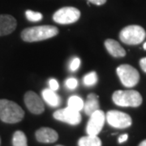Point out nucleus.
I'll return each instance as SVG.
<instances>
[{"mask_svg": "<svg viewBox=\"0 0 146 146\" xmlns=\"http://www.w3.org/2000/svg\"><path fill=\"white\" fill-rule=\"evenodd\" d=\"M58 33L57 27L42 25L25 29L21 32V38L27 42H34L54 37Z\"/></svg>", "mask_w": 146, "mask_h": 146, "instance_id": "1", "label": "nucleus"}, {"mask_svg": "<svg viewBox=\"0 0 146 146\" xmlns=\"http://www.w3.org/2000/svg\"><path fill=\"white\" fill-rule=\"evenodd\" d=\"M25 117V111L16 102L0 99V119L6 123H16Z\"/></svg>", "mask_w": 146, "mask_h": 146, "instance_id": "2", "label": "nucleus"}, {"mask_svg": "<svg viewBox=\"0 0 146 146\" xmlns=\"http://www.w3.org/2000/svg\"><path fill=\"white\" fill-rule=\"evenodd\" d=\"M114 103L123 107H138L142 104L141 94L136 90H117L112 95Z\"/></svg>", "mask_w": 146, "mask_h": 146, "instance_id": "3", "label": "nucleus"}, {"mask_svg": "<svg viewBox=\"0 0 146 146\" xmlns=\"http://www.w3.org/2000/svg\"><path fill=\"white\" fill-rule=\"evenodd\" d=\"M146 37V32L140 25H128L123 28L119 33L121 42L127 45H138Z\"/></svg>", "mask_w": 146, "mask_h": 146, "instance_id": "4", "label": "nucleus"}, {"mask_svg": "<svg viewBox=\"0 0 146 146\" xmlns=\"http://www.w3.org/2000/svg\"><path fill=\"white\" fill-rule=\"evenodd\" d=\"M116 72L121 83L127 88L136 86L140 80V74L138 71L128 64H122L119 66Z\"/></svg>", "mask_w": 146, "mask_h": 146, "instance_id": "5", "label": "nucleus"}, {"mask_svg": "<svg viewBox=\"0 0 146 146\" xmlns=\"http://www.w3.org/2000/svg\"><path fill=\"white\" fill-rule=\"evenodd\" d=\"M80 17V11L73 7H65L54 12L53 20L60 25H70L78 21Z\"/></svg>", "mask_w": 146, "mask_h": 146, "instance_id": "6", "label": "nucleus"}, {"mask_svg": "<svg viewBox=\"0 0 146 146\" xmlns=\"http://www.w3.org/2000/svg\"><path fill=\"white\" fill-rule=\"evenodd\" d=\"M106 120L108 124L115 127L123 129L130 127L132 123V120L130 115L119 110H110L106 115Z\"/></svg>", "mask_w": 146, "mask_h": 146, "instance_id": "7", "label": "nucleus"}, {"mask_svg": "<svg viewBox=\"0 0 146 146\" xmlns=\"http://www.w3.org/2000/svg\"><path fill=\"white\" fill-rule=\"evenodd\" d=\"M53 117L55 119L63 123H67L71 125H78L82 119L81 115L79 111H76L68 106L66 108L56 110L53 114Z\"/></svg>", "mask_w": 146, "mask_h": 146, "instance_id": "8", "label": "nucleus"}, {"mask_svg": "<svg viewBox=\"0 0 146 146\" xmlns=\"http://www.w3.org/2000/svg\"><path fill=\"white\" fill-rule=\"evenodd\" d=\"M106 122V114L102 110H98L94 114L90 115L89 122L86 127V131L88 135L98 136L100 131L102 130Z\"/></svg>", "mask_w": 146, "mask_h": 146, "instance_id": "9", "label": "nucleus"}, {"mask_svg": "<svg viewBox=\"0 0 146 146\" xmlns=\"http://www.w3.org/2000/svg\"><path fill=\"white\" fill-rule=\"evenodd\" d=\"M25 103L28 110L35 115H40L44 112L45 106L41 98L33 91H28L25 94Z\"/></svg>", "mask_w": 146, "mask_h": 146, "instance_id": "10", "label": "nucleus"}, {"mask_svg": "<svg viewBox=\"0 0 146 146\" xmlns=\"http://www.w3.org/2000/svg\"><path fill=\"white\" fill-rule=\"evenodd\" d=\"M17 26L16 20L11 15H0V36L11 33Z\"/></svg>", "mask_w": 146, "mask_h": 146, "instance_id": "11", "label": "nucleus"}, {"mask_svg": "<svg viewBox=\"0 0 146 146\" xmlns=\"http://www.w3.org/2000/svg\"><path fill=\"white\" fill-rule=\"evenodd\" d=\"M36 138L41 143H54L58 138L57 131L50 127H41L36 131Z\"/></svg>", "mask_w": 146, "mask_h": 146, "instance_id": "12", "label": "nucleus"}, {"mask_svg": "<svg viewBox=\"0 0 146 146\" xmlns=\"http://www.w3.org/2000/svg\"><path fill=\"white\" fill-rule=\"evenodd\" d=\"M105 46L110 55L115 58H122L126 55L125 50L119 42L113 39H106L105 41Z\"/></svg>", "mask_w": 146, "mask_h": 146, "instance_id": "13", "label": "nucleus"}, {"mask_svg": "<svg viewBox=\"0 0 146 146\" xmlns=\"http://www.w3.org/2000/svg\"><path fill=\"white\" fill-rule=\"evenodd\" d=\"M100 105L98 101V96L95 94H90L87 97V100L84 104V111L85 115H90L94 114L98 110H99Z\"/></svg>", "mask_w": 146, "mask_h": 146, "instance_id": "14", "label": "nucleus"}, {"mask_svg": "<svg viewBox=\"0 0 146 146\" xmlns=\"http://www.w3.org/2000/svg\"><path fill=\"white\" fill-rule=\"evenodd\" d=\"M42 97L47 104L52 107H57L61 104V98L55 91L50 89H45L42 90Z\"/></svg>", "mask_w": 146, "mask_h": 146, "instance_id": "15", "label": "nucleus"}, {"mask_svg": "<svg viewBox=\"0 0 146 146\" xmlns=\"http://www.w3.org/2000/svg\"><path fill=\"white\" fill-rule=\"evenodd\" d=\"M78 146H102V141L98 136L88 135L79 140Z\"/></svg>", "mask_w": 146, "mask_h": 146, "instance_id": "16", "label": "nucleus"}, {"mask_svg": "<svg viewBox=\"0 0 146 146\" xmlns=\"http://www.w3.org/2000/svg\"><path fill=\"white\" fill-rule=\"evenodd\" d=\"M84 101L78 96H72L68 98V106L76 111H80L84 108Z\"/></svg>", "mask_w": 146, "mask_h": 146, "instance_id": "17", "label": "nucleus"}, {"mask_svg": "<svg viewBox=\"0 0 146 146\" xmlns=\"http://www.w3.org/2000/svg\"><path fill=\"white\" fill-rule=\"evenodd\" d=\"M13 146H28L25 134L21 131H16L12 137Z\"/></svg>", "mask_w": 146, "mask_h": 146, "instance_id": "18", "label": "nucleus"}, {"mask_svg": "<svg viewBox=\"0 0 146 146\" xmlns=\"http://www.w3.org/2000/svg\"><path fill=\"white\" fill-rule=\"evenodd\" d=\"M83 82L84 85L86 86H94L98 82V76L95 72H91L86 74L83 79Z\"/></svg>", "mask_w": 146, "mask_h": 146, "instance_id": "19", "label": "nucleus"}, {"mask_svg": "<svg viewBox=\"0 0 146 146\" xmlns=\"http://www.w3.org/2000/svg\"><path fill=\"white\" fill-rule=\"evenodd\" d=\"M25 16H26L27 20L31 22H37V21H42L43 18L42 13L31 10H27L25 11Z\"/></svg>", "mask_w": 146, "mask_h": 146, "instance_id": "20", "label": "nucleus"}, {"mask_svg": "<svg viewBox=\"0 0 146 146\" xmlns=\"http://www.w3.org/2000/svg\"><path fill=\"white\" fill-rule=\"evenodd\" d=\"M78 81L75 78H69L66 80V86L69 89H75L77 87Z\"/></svg>", "mask_w": 146, "mask_h": 146, "instance_id": "21", "label": "nucleus"}, {"mask_svg": "<svg viewBox=\"0 0 146 146\" xmlns=\"http://www.w3.org/2000/svg\"><path fill=\"white\" fill-rule=\"evenodd\" d=\"M80 65V59L79 58H75L70 63V70L72 72H76L79 68Z\"/></svg>", "mask_w": 146, "mask_h": 146, "instance_id": "22", "label": "nucleus"}, {"mask_svg": "<svg viewBox=\"0 0 146 146\" xmlns=\"http://www.w3.org/2000/svg\"><path fill=\"white\" fill-rule=\"evenodd\" d=\"M49 84H50V89H52L54 91H56L58 89V83L55 79H50V81H49Z\"/></svg>", "mask_w": 146, "mask_h": 146, "instance_id": "23", "label": "nucleus"}, {"mask_svg": "<svg viewBox=\"0 0 146 146\" xmlns=\"http://www.w3.org/2000/svg\"><path fill=\"white\" fill-rule=\"evenodd\" d=\"M89 1L90 3H94L95 5H98V6H101V5H103L106 3V2L107 1V0H88Z\"/></svg>", "mask_w": 146, "mask_h": 146, "instance_id": "24", "label": "nucleus"}, {"mask_svg": "<svg viewBox=\"0 0 146 146\" xmlns=\"http://www.w3.org/2000/svg\"><path fill=\"white\" fill-rule=\"evenodd\" d=\"M140 65H141V69L146 73V57L143 58L140 60Z\"/></svg>", "mask_w": 146, "mask_h": 146, "instance_id": "25", "label": "nucleus"}, {"mask_svg": "<svg viewBox=\"0 0 146 146\" xmlns=\"http://www.w3.org/2000/svg\"><path fill=\"white\" fill-rule=\"evenodd\" d=\"M128 139V135L127 134H123L119 137V144H122L123 142L127 141V140Z\"/></svg>", "mask_w": 146, "mask_h": 146, "instance_id": "26", "label": "nucleus"}, {"mask_svg": "<svg viewBox=\"0 0 146 146\" xmlns=\"http://www.w3.org/2000/svg\"><path fill=\"white\" fill-rule=\"evenodd\" d=\"M139 146H146V140L142 141L141 144L139 145Z\"/></svg>", "mask_w": 146, "mask_h": 146, "instance_id": "27", "label": "nucleus"}, {"mask_svg": "<svg viewBox=\"0 0 146 146\" xmlns=\"http://www.w3.org/2000/svg\"><path fill=\"white\" fill-rule=\"evenodd\" d=\"M143 47H144V49H145V50H146V42H145V44H144Z\"/></svg>", "mask_w": 146, "mask_h": 146, "instance_id": "28", "label": "nucleus"}, {"mask_svg": "<svg viewBox=\"0 0 146 146\" xmlns=\"http://www.w3.org/2000/svg\"><path fill=\"white\" fill-rule=\"evenodd\" d=\"M0 145H1V138H0Z\"/></svg>", "mask_w": 146, "mask_h": 146, "instance_id": "29", "label": "nucleus"}, {"mask_svg": "<svg viewBox=\"0 0 146 146\" xmlns=\"http://www.w3.org/2000/svg\"><path fill=\"white\" fill-rule=\"evenodd\" d=\"M57 146H63V145H57Z\"/></svg>", "mask_w": 146, "mask_h": 146, "instance_id": "30", "label": "nucleus"}]
</instances>
